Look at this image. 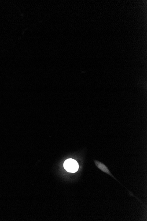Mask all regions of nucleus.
<instances>
[{"label": "nucleus", "instance_id": "nucleus-1", "mask_svg": "<svg viewBox=\"0 0 147 221\" xmlns=\"http://www.w3.org/2000/svg\"><path fill=\"white\" fill-rule=\"evenodd\" d=\"M64 169L68 172H75L78 171L79 169V164L75 160L70 159L66 160L63 164Z\"/></svg>", "mask_w": 147, "mask_h": 221}, {"label": "nucleus", "instance_id": "nucleus-2", "mask_svg": "<svg viewBox=\"0 0 147 221\" xmlns=\"http://www.w3.org/2000/svg\"><path fill=\"white\" fill-rule=\"evenodd\" d=\"M94 162L96 165L97 166V167L101 171L105 172V173H107V174H109V175H111V176L113 177V175H112L109 170L108 169L107 167L105 165H104V164L101 163L97 161H94Z\"/></svg>", "mask_w": 147, "mask_h": 221}]
</instances>
